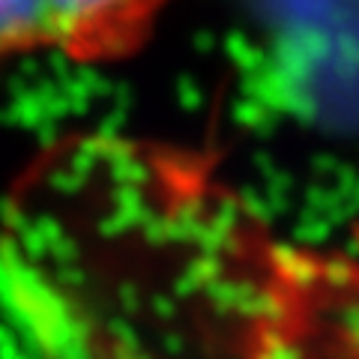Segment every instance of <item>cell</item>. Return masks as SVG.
Returning <instances> with one entry per match:
<instances>
[{
  "label": "cell",
  "mask_w": 359,
  "mask_h": 359,
  "mask_svg": "<svg viewBox=\"0 0 359 359\" xmlns=\"http://www.w3.org/2000/svg\"><path fill=\"white\" fill-rule=\"evenodd\" d=\"M168 0H0V60L54 51L117 63L144 48Z\"/></svg>",
  "instance_id": "obj_1"
},
{
  "label": "cell",
  "mask_w": 359,
  "mask_h": 359,
  "mask_svg": "<svg viewBox=\"0 0 359 359\" xmlns=\"http://www.w3.org/2000/svg\"><path fill=\"white\" fill-rule=\"evenodd\" d=\"M306 273H314L320 278L323 287H339V294H344L347 299L359 302V228L341 252H335L323 261H309V264H299Z\"/></svg>",
  "instance_id": "obj_2"
}]
</instances>
